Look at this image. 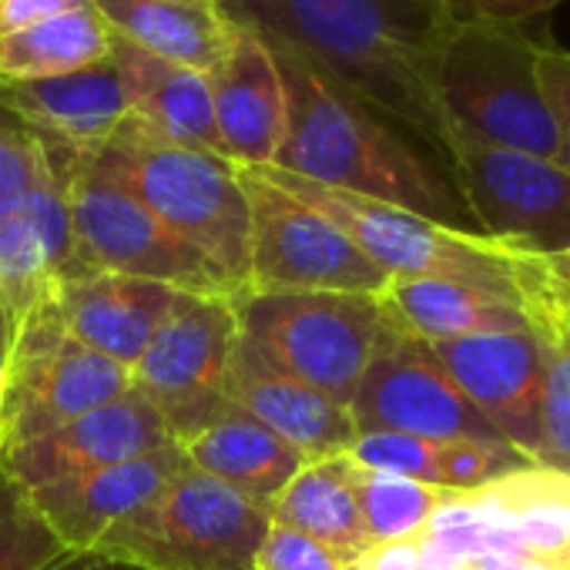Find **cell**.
I'll return each instance as SVG.
<instances>
[{
    "label": "cell",
    "instance_id": "obj_1",
    "mask_svg": "<svg viewBox=\"0 0 570 570\" xmlns=\"http://www.w3.org/2000/svg\"><path fill=\"white\" fill-rule=\"evenodd\" d=\"M215 4L225 18L299 51L443 158L450 128L430 88L433 51L446 24L440 0H215Z\"/></svg>",
    "mask_w": 570,
    "mask_h": 570
},
{
    "label": "cell",
    "instance_id": "obj_2",
    "mask_svg": "<svg viewBox=\"0 0 570 570\" xmlns=\"http://www.w3.org/2000/svg\"><path fill=\"white\" fill-rule=\"evenodd\" d=\"M268 45L285 85V141L272 168L326 188L390 202L446 225L473 228L450 175L426 161L390 118L299 51L278 41Z\"/></svg>",
    "mask_w": 570,
    "mask_h": 570
},
{
    "label": "cell",
    "instance_id": "obj_3",
    "mask_svg": "<svg viewBox=\"0 0 570 570\" xmlns=\"http://www.w3.org/2000/svg\"><path fill=\"white\" fill-rule=\"evenodd\" d=\"M262 171L282 191L346 232V238L390 278H446L520 306L523 285L540 258V252L497 242L476 228L446 225L390 202L326 188L272 165Z\"/></svg>",
    "mask_w": 570,
    "mask_h": 570
},
{
    "label": "cell",
    "instance_id": "obj_4",
    "mask_svg": "<svg viewBox=\"0 0 570 570\" xmlns=\"http://www.w3.org/2000/svg\"><path fill=\"white\" fill-rule=\"evenodd\" d=\"M537 55L540 38L520 24L446 21L430 65V88L446 128L557 161L560 138Z\"/></svg>",
    "mask_w": 570,
    "mask_h": 570
},
{
    "label": "cell",
    "instance_id": "obj_5",
    "mask_svg": "<svg viewBox=\"0 0 570 570\" xmlns=\"http://www.w3.org/2000/svg\"><path fill=\"white\" fill-rule=\"evenodd\" d=\"M98 155L165 228L245 293L248 195L235 161L171 141L131 115Z\"/></svg>",
    "mask_w": 570,
    "mask_h": 570
},
{
    "label": "cell",
    "instance_id": "obj_6",
    "mask_svg": "<svg viewBox=\"0 0 570 570\" xmlns=\"http://www.w3.org/2000/svg\"><path fill=\"white\" fill-rule=\"evenodd\" d=\"M268 523V507L188 463L95 553L135 570H255Z\"/></svg>",
    "mask_w": 570,
    "mask_h": 570
},
{
    "label": "cell",
    "instance_id": "obj_7",
    "mask_svg": "<svg viewBox=\"0 0 570 570\" xmlns=\"http://www.w3.org/2000/svg\"><path fill=\"white\" fill-rule=\"evenodd\" d=\"M232 309L252 350L343 406L353 403L386 330L376 296L242 293Z\"/></svg>",
    "mask_w": 570,
    "mask_h": 570
},
{
    "label": "cell",
    "instance_id": "obj_8",
    "mask_svg": "<svg viewBox=\"0 0 570 570\" xmlns=\"http://www.w3.org/2000/svg\"><path fill=\"white\" fill-rule=\"evenodd\" d=\"M61 155L68 165L75 245L85 268L161 282L178 293L208 299L242 296L212 262H205L191 245H185L171 228H165L121 185V178L101 161L98 151Z\"/></svg>",
    "mask_w": 570,
    "mask_h": 570
},
{
    "label": "cell",
    "instance_id": "obj_9",
    "mask_svg": "<svg viewBox=\"0 0 570 570\" xmlns=\"http://www.w3.org/2000/svg\"><path fill=\"white\" fill-rule=\"evenodd\" d=\"M248 195L245 293H350L380 296L390 275L376 268L330 218L282 191L262 168L238 165Z\"/></svg>",
    "mask_w": 570,
    "mask_h": 570
},
{
    "label": "cell",
    "instance_id": "obj_10",
    "mask_svg": "<svg viewBox=\"0 0 570 570\" xmlns=\"http://www.w3.org/2000/svg\"><path fill=\"white\" fill-rule=\"evenodd\" d=\"M125 390H131V373L75 340L41 306L18 326L0 376V453L55 433Z\"/></svg>",
    "mask_w": 570,
    "mask_h": 570
},
{
    "label": "cell",
    "instance_id": "obj_11",
    "mask_svg": "<svg viewBox=\"0 0 570 570\" xmlns=\"http://www.w3.org/2000/svg\"><path fill=\"white\" fill-rule=\"evenodd\" d=\"M443 161L476 232L540 255L570 245V171L540 155L450 131Z\"/></svg>",
    "mask_w": 570,
    "mask_h": 570
},
{
    "label": "cell",
    "instance_id": "obj_12",
    "mask_svg": "<svg viewBox=\"0 0 570 570\" xmlns=\"http://www.w3.org/2000/svg\"><path fill=\"white\" fill-rule=\"evenodd\" d=\"M238 343L232 299L178 293L165 323L131 370V386L158 410L175 440L222 416L225 373Z\"/></svg>",
    "mask_w": 570,
    "mask_h": 570
},
{
    "label": "cell",
    "instance_id": "obj_13",
    "mask_svg": "<svg viewBox=\"0 0 570 570\" xmlns=\"http://www.w3.org/2000/svg\"><path fill=\"white\" fill-rule=\"evenodd\" d=\"M360 433L426 440H503L433 360L430 346L386 323L350 403ZM507 443V440H503Z\"/></svg>",
    "mask_w": 570,
    "mask_h": 570
},
{
    "label": "cell",
    "instance_id": "obj_14",
    "mask_svg": "<svg viewBox=\"0 0 570 570\" xmlns=\"http://www.w3.org/2000/svg\"><path fill=\"white\" fill-rule=\"evenodd\" d=\"M433 360L480 416L540 463V350L530 330L433 343Z\"/></svg>",
    "mask_w": 570,
    "mask_h": 570
},
{
    "label": "cell",
    "instance_id": "obj_15",
    "mask_svg": "<svg viewBox=\"0 0 570 570\" xmlns=\"http://www.w3.org/2000/svg\"><path fill=\"white\" fill-rule=\"evenodd\" d=\"M168 443H175L171 430L158 410L131 386L118 400L58 426L55 433L0 453V470L31 490L51 480H68L145 456Z\"/></svg>",
    "mask_w": 570,
    "mask_h": 570
},
{
    "label": "cell",
    "instance_id": "obj_16",
    "mask_svg": "<svg viewBox=\"0 0 570 570\" xmlns=\"http://www.w3.org/2000/svg\"><path fill=\"white\" fill-rule=\"evenodd\" d=\"M205 78L225 158L242 168L272 165L285 141V85L272 45L228 18L225 48Z\"/></svg>",
    "mask_w": 570,
    "mask_h": 570
},
{
    "label": "cell",
    "instance_id": "obj_17",
    "mask_svg": "<svg viewBox=\"0 0 570 570\" xmlns=\"http://www.w3.org/2000/svg\"><path fill=\"white\" fill-rule=\"evenodd\" d=\"M185 466L188 456L175 440L161 450H151L115 466L31 487L28 497L71 553H95L111 527L141 510Z\"/></svg>",
    "mask_w": 570,
    "mask_h": 570
},
{
    "label": "cell",
    "instance_id": "obj_18",
    "mask_svg": "<svg viewBox=\"0 0 570 570\" xmlns=\"http://www.w3.org/2000/svg\"><path fill=\"white\" fill-rule=\"evenodd\" d=\"M225 400L245 416L258 420L265 430H272L306 463L343 456L353 450L360 436L350 406L330 400L326 393L306 386L289 373H282L242 336L225 373Z\"/></svg>",
    "mask_w": 570,
    "mask_h": 570
},
{
    "label": "cell",
    "instance_id": "obj_19",
    "mask_svg": "<svg viewBox=\"0 0 570 570\" xmlns=\"http://www.w3.org/2000/svg\"><path fill=\"white\" fill-rule=\"evenodd\" d=\"M0 111L31 131L45 148L88 155L108 145L128 111L115 58L38 81H0Z\"/></svg>",
    "mask_w": 570,
    "mask_h": 570
},
{
    "label": "cell",
    "instance_id": "obj_20",
    "mask_svg": "<svg viewBox=\"0 0 570 570\" xmlns=\"http://www.w3.org/2000/svg\"><path fill=\"white\" fill-rule=\"evenodd\" d=\"M175 299L171 285L81 268L55 282L48 309L75 340L131 373Z\"/></svg>",
    "mask_w": 570,
    "mask_h": 570
},
{
    "label": "cell",
    "instance_id": "obj_21",
    "mask_svg": "<svg viewBox=\"0 0 570 570\" xmlns=\"http://www.w3.org/2000/svg\"><path fill=\"white\" fill-rule=\"evenodd\" d=\"M376 299L393 330L426 346L527 330L517 303L446 278H390Z\"/></svg>",
    "mask_w": 570,
    "mask_h": 570
},
{
    "label": "cell",
    "instance_id": "obj_22",
    "mask_svg": "<svg viewBox=\"0 0 570 570\" xmlns=\"http://www.w3.org/2000/svg\"><path fill=\"white\" fill-rule=\"evenodd\" d=\"M111 58L121 71L131 118L171 141L205 148L225 158L205 71L151 58L121 41L111 45Z\"/></svg>",
    "mask_w": 570,
    "mask_h": 570
},
{
    "label": "cell",
    "instance_id": "obj_23",
    "mask_svg": "<svg viewBox=\"0 0 570 570\" xmlns=\"http://www.w3.org/2000/svg\"><path fill=\"white\" fill-rule=\"evenodd\" d=\"M178 446L195 470L222 480L262 507H268L306 463L293 446H285L272 430L235 406H228L198 433L178 440Z\"/></svg>",
    "mask_w": 570,
    "mask_h": 570
},
{
    "label": "cell",
    "instance_id": "obj_24",
    "mask_svg": "<svg viewBox=\"0 0 570 570\" xmlns=\"http://www.w3.org/2000/svg\"><path fill=\"white\" fill-rule=\"evenodd\" d=\"M115 41L151 58L208 71L228 38V18L191 0H91Z\"/></svg>",
    "mask_w": 570,
    "mask_h": 570
},
{
    "label": "cell",
    "instance_id": "obj_25",
    "mask_svg": "<svg viewBox=\"0 0 570 570\" xmlns=\"http://www.w3.org/2000/svg\"><path fill=\"white\" fill-rule=\"evenodd\" d=\"M268 520L313 537L350 567L373 547L353 490L350 453L303 463L268 503Z\"/></svg>",
    "mask_w": 570,
    "mask_h": 570
},
{
    "label": "cell",
    "instance_id": "obj_26",
    "mask_svg": "<svg viewBox=\"0 0 570 570\" xmlns=\"http://www.w3.org/2000/svg\"><path fill=\"white\" fill-rule=\"evenodd\" d=\"M476 500L517 537L527 557L560 570L570 563V473L543 463L483 483Z\"/></svg>",
    "mask_w": 570,
    "mask_h": 570
},
{
    "label": "cell",
    "instance_id": "obj_27",
    "mask_svg": "<svg viewBox=\"0 0 570 570\" xmlns=\"http://www.w3.org/2000/svg\"><path fill=\"white\" fill-rule=\"evenodd\" d=\"M520 309L540 350V463L570 473V306L537 258Z\"/></svg>",
    "mask_w": 570,
    "mask_h": 570
},
{
    "label": "cell",
    "instance_id": "obj_28",
    "mask_svg": "<svg viewBox=\"0 0 570 570\" xmlns=\"http://www.w3.org/2000/svg\"><path fill=\"white\" fill-rule=\"evenodd\" d=\"M111 31L98 11L78 8L31 28L0 35V81H38L91 68L111 55Z\"/></svg>",
    "mask_w": 570,
    "mask_h": 570
},
{
    "label": "cell",
    "instance_id": "obj_29",
    "mask_svg": "<svg viewBox=\"0 0 570 570\" xmlns=\"http://www.w3.org/2000/svg\"><path fill=\"white\" fill-rule=\"evenodd\" d=\"M350 463H353V490L360 500V513L373 543L416 537L450 493V490H440L410 476L360 466L353 456Z\"/></svg>",
    "mask_w": 570,
    "mask_h": 570
},
{
    "label": "cell",
    "instance_id": "obj_30",
    "mask_svg": "<svg viewBox=\"0 0 570 570\" xmlns=\"http://www.w3.org/2000/svg\"><path fill=\"white\" fill-rule=\"evenodd\" d=\"M55 272L24 212L0 215V299L18 323L48 306Z\"/></svg>",
    "mask_w": 570,
    "mask_h": 570
},
{
    "label": "cell",
    "instance_id": "obj_31",
    "mask_svg": "<svg viewBox=\"0 0 570 570\" xmlns=\"http://www.w3.org/2000/svg\"><path fill=\"white\" fill-rule=\"evenodd\" d=\"M68 557L28 490L0 470V570H51Z\"/></svg>",
    "mask_w": 570,
    "mask_h": 570
},
{
    "label": "cell",
    "instance_id": "obj_32",
    "mask_svg": "<svg viewBox=\"0 0 570 570\" xmlns=\"http://www.w3.org/2000/svg\"><path fill=\"white\" fill-rule=\"evenodd\" d=\"M350 456L360 466L446 490V440H426L410 433H360Z\"/></svg>",
    "mask_w": 570,
    "mask_h": 570
},
{
    "label": "cell",
    "instance_id": "obj_33",
    "mask_svg": "<svg viewBox=\"0 0 570 570\" xmlns=\"http://www.w3.org/2000/svg\"><path fill=\"white\" fill-rule=\"evenodd\" d=\"M51 168V151L0 111V215H14Z\"/></svg>",
    "mask_w": 570,
    "mask_h": 570
},
{
    "label": "cell",
    "instance_id": "obj_34",
    "mask_svg": "<svg viewBox=\"0 0 570 570\" xmlns=\"http://www.w3.org/2000/svg\"><path fill=\"white\" fill-rule=\"evenodd\" d=\"M255 570H350V563L299 530L268 523L255 553Z\"/></svg>",
    "mask_w": 570,
    "mask_h": 570
},
{
    "label": "cell",
    "instance_id": "obj_35",
    "mask_svg": "<svg viewBox=\"0 0 570 570\" xmlns=\"http://www.w3.org/2000/svg\"><path fill=\"white\" fill-rule=\"evenodd\" d=\"M537 65H540L547 105H550L553 121H557V138H560V158L557 161L570 171V48L540 41Z\"/></svg>",
    "mask_w": 570,
    "mask_h": 570
},
{
    "label": "cell",
    "instance_id": "obj_36",
    "mask_svg": "<svg viewBox=\"0 0 570 570\" xmlns=\"http://www.w3.org/2000/svg\"><path fill=\"white\" fill-rule=\"evenodd\" d=\"M567 4L570 0H440L446 21H493L520 28Z\"/></svg>",
    "mask_w": 570,
    "mask_h": 570
},
{
    "label": "cell",
    "instance_id": "obj_37",
    "mask_svg": "<svg viewBox=\"0 0 570 570\" xmlns=\"http://www.w3.org/2000/svg\"><path fill=\"white\" fill-rule=\"evenodd\" d=\"M91 0H0V35H11L31 28L38 21L88 8Z\"/></svg>",
    "mask_w": 570,
    "mask_h": 570
},
{
    "label": "cell",
    "instance_id": "obj_38",
    "mask_svg": "<svg viewBox=\"0 0 570 570\" xmlns=\"http://www.w3.org/2000/svg\"><path fill=\"white\" fill-rule=\"evenodd\" d=\"M350 570H420V543L416 537L373 543Z\"/></svg>",
    "mask_w": 570,
    "mask_h": 570
},
{
    "label": "cell",
    "instance_id": "obj_39",
    "mask_svg": "<svg viewBox=\"0 0 570 570\" xmlns=\"http://www.w3.org/2000/svg\"><path fill=\"white\" fill-rule=\"evenodd\" d=\"M543 268L553 282V289L560 293V299L570 306V245L560 248V252H550L543 255Z\"/></svg>",
    "mask_w": 570,
    "mask_h": 570
},
{
    "label": "cell",
    "instance_id": "obj_40",
    "mask_svg": "<svg viewBox=\"0 0 570 570\" xmlns=\"http://www.w3.org/2000/svg\"><path fill=\"white\" fill-rule=\"evenodd\" d=\"M18 320L11 316V309L0 299V376H4V366H8V356L14 350V340H18Z\"/></svg>",
    "mask_w": 570,
    "mask_h": 570
},
{
    "label": "cell",
    "instance_id": "obj_41",
    "mask_svg": "<svg viewBox=\"0 0 570 570\" xmlns=\"http://www.w3.org/2000/svg\"><path fill=\"white\" fill-rule=\"evenodd\" d=\"M51 570H121V563H115L101 553H71L68 560H61Z\"/></svg>",
    "mask_w": 570,
    "mask_h": 570
},
{
    "label": "cell",
    "instance_id": "obj_42",
    "mask_svg": "<svg viewBox=\"0 0 570 570\" xmlns=\"http://www.w3.org/2000/svg\"><path fill=\"white\" fill-rule=\"evenodd\" d=\"M503 570H553V567H547V563H540V560H533V557H520V560H513V563L503 567Z\"/></svg>",
    "mask_w": 570,
    "mask_h": 570
},
{
    "label": "cell",
    "instance_id": "obj_43",
    "mask_svg": "<svg viewBox=\"0 0 570 570\" xmlns=\"http://www.w3.org/2000/svg\"><path fill=\"white\" fill-rule=\"evenodd\" d=\"M191 4H205V8H218L215 0H191Z\"/></svg>",
    "mask_w": 570,
    "mask_h": 570
},
{
    "label": "cell",
    "instance_id": "obj_44",
    "mask_svg": "<svg viewBox=\"0 0 570 570\" xmlns=\"http://www.w3.org/2000/svg\"><path fill=\"white\" fill-rule=\"evenodd\" d=\"M560 570H570V563H567V567H560Z\"/></svg>",
    "mask_w": 570,
    "mask_h": 570
},
{
    "label": "cell",
    "instance_id": "obj_45",
    "mask_svg": "<svg viewBox=\"0 0 570 570\" xmlns=\"http://www.w3.org/2000/svg\"><path fill=\"white\" fill-rule=\"evenodd\" d=\"M121 570H135V567H121Z\"/></svg>",
    "mask_w": 570,
    "mask_h": 570
}]
</instances>
